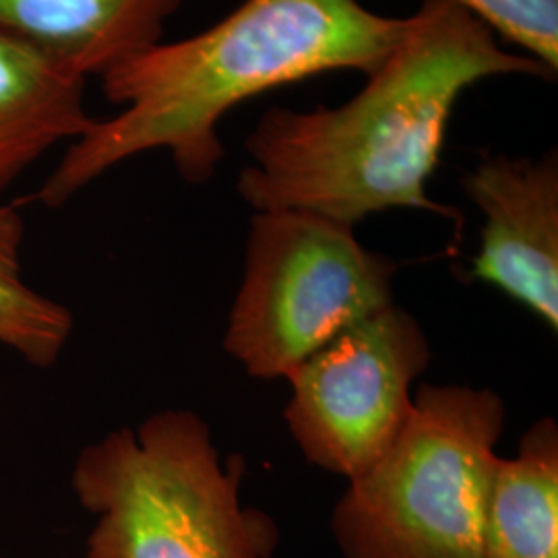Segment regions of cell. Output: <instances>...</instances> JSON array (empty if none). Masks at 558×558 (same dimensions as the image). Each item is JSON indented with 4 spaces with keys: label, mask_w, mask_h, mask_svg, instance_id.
Returning a JSON list of instances; mask_svg holds the SVG:
<instances>
[{
    "label": "cell",
    "mask_w": 558,
    "mask_h": 558,
    "mask_svg": "<svg viewBox=\"0 0 558 558\" xmlns=\"http://www.w3.org/2000/svg\"><path fill=\"white\" fill-rule=\"evenodd\" d=\"M555 80L538 60L449 0H424L403 38L352 100L313 110L269 108L244 141L236 191L253 211H306L354 228L389 209L461 226L426 184L463 92L488 77Z\"/></svg>",
    "instance_id": "1"
},
{
    "label": "cell",
    "mask_w": 558,
    "mask_h": 558,
    "mask_svg": "<svg viewBox=\"0 0 558 558\" xmlns=\"http://www.w3.org/2000/svg\"><path fill=\"white\" fill-rule=\"evenodd\" d=\"M360 0H244L216 25L156 44L101 77L114 119L73 141L38 201L64 205L110 168L166 149L189 184L214 179L226 156L221 120L265 92L333 71L371 75L408 29Z\"/></svg>",
    "instance_id": "2"
},
{
    "label": "cell",
    "mask_w": 558,
    "mask_h": 558,
    "mask_svg": "<svg viewBox=\"0 0 558 558\" xmlns=\"http://www.w3.org/2000/svg\"><path fill=\"white\" fill-rule=\"evenodd\" d=\"M246 463H223L199 414L163 410L87 445L73 490L96 523L85 558H271L276 521L242 502Z\"/></svg>",
    "instance_id": "3"
},
{
    "label": "cell",
    "mask_w": 558,
    "mask_h": 558,
    "mask_svg": "<svg viewBox=\"0 0 558 558\" xmlns=\"http://www.w3.org/2000/svg\"><path fill=\"white\" fill-rule=\"evenodd\" d=\"M490 389L420 385L398 439L331 515L343 558H482L484 507L505 430Z\"/></svg>",
    "instance_id": "4"
},
{
    "label": "cell",
    "mask_w": 558,
    "mask_h": 558,
    "mask_svg": "<svg viewBox=\"0 0 558 558\" xmlns=\"http://www.w3.org/2000/svg\"><path fill=\"white\" fill-rule=\"evenodd\" d=\"M396 274L398 263L345 223L255 211L223 348L255 379H288L339 333L396 304Z\"/></svg>",
    "instance_id": "5"
},
{
    "label": "cell",
    "mask_w": 558,
    "mask_h": 558,
    "mask_svg": "<svg viewBox=\"0 0 558 558\" xmlns=\"http://www.w3.org/2000/svg\"><path fill=\"white\" fill-rule=\"evenodd\" d=\"M430 359L420 320L391 304L304 360L283 412L304 458L348 482L373 468L410 418Z\"/></svg>",
    "instance_id": "6"
},
{
    "label": "cell",
    "mask_w": 558,
    "mask_h": 558,
    "mask_svg": "<svg viewBox=\"0 0 558 558\" xmlns=\"http://www.w3.org/2000/svg\"><path fill=\"white\" fill-rule=\"evenodd\" d=\"M461 186L484 226L472 278L558 331V156H486Z\"/></svg>",
    "instance_id": "7"
},
{
    "label": "cell",
    "mask_w": 558,
    "mask_h": 558,
    "mask_svg": "<svg viewBox=\"0 0 558 558\" xmlns=\"http://www.w3.org/2000/svg\"><path fill=\"white\" fill-rule=\"evenodd\" d=\"M184 0H0V27L85 80L104 77L160 44Z\"/></svg>",
    "instance_id": "8"
},
{
    "label": "cell",
    "mask_w": 558,
    "mask_h": 558,
    "mask_svg": "<svg viewBox=\"0 0 558 558\" xmlns=\"http://www.w3.org/2000/svg\"><path fill=\"white\" fill-rule=\"evenodd\" d=\"M85 85L77 71L0 27V191L54 145L92 129Z\"/></svg>",
    "instance_id": "9"
},
{
    "label": "cell",
    "mask_w": 558,
    "mask_h": 558,
    "mask_svg": "<svg viewBox=\"0 0 558 558\" xmlns=\"http://www.w3.org/2000/svg\"><path fill=\"white\" fill-rule=\"evenodd\" d=\"M482 558H558V428L542 418L499 458L484 507Z\"/></svg>",
    "instance_id": "10"
},
{
    "label": "cell",
    "mask_w": 558,
    "mask_h": 558,
    "mask_svg": "<svg viewBox=\"0 0 558 558\" xmlns=\"http://www.w3.org/2000/svg\"><path fill=\"white\" fill-rule=\"evenodd\" d=\"M23 236L25 223L20 209L0 205V343L29 364L48 368L59 360L73 333V315L23 279Z\"/></svg>",
    "instance_id": "11"
},
{
    "label": "cell",
    "mask_w": 558,
    "mask_h": 558,
    "mask_svg": "<svg viewBox=\"0 0 558 558\" xmlns=\"http://www.w3.org/2000/svg\"><path fill=\"white\" fill-rule=\"evenodd\" d=\"M557 77L558 0H449Z\"/></svg>",
    "instance_id": "12"
}]
</instances>
